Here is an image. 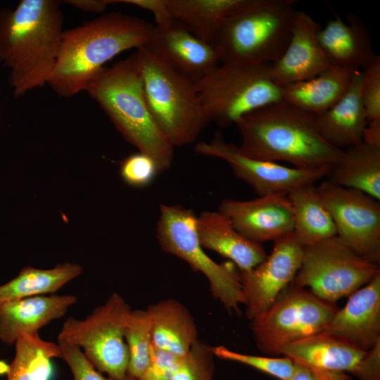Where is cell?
Listing matches in <instances>:
<instances>
[{"instance_id":"6da1fadb","label":"cell","mask_w":380,"mask_h":380,"mask_svg":"<svg viewBox=\"0 0 380 380\" xmlns=\"http://www.w3.org/2000/svg\"><path fill=\"white\" fill-rule=\"evenodd\" d=\"M60 1L21 0L0 9V63L15 97L43 87L54 68L64 30Z\"/></svg>"},{"instance_id":"7a4b0ae2","label":"cell","mask_w":380,"mask_h":380,"mask_svg":"<svg viewBox=\"0 0 380 380\" xmlns=\"http://www.w3.org/2000/svg\"><path fill=\"white\" fill-rule=\"evenodd\" d=\"M235 125L239 151L255 160L330 171L343 152L321 137L315 115L283 99L243 115Z\"/></svg>"},{"instance_id":"3957f363","label":"cell","mask_w":380,"mask_h":380,"mask_svg":"<svg viewBox=\"0 0 380 380\" xmlns=\"http://www.w3.org/2000/svg\"><path fill=\"white\" fill-rule=\"evenodd\" d=\"M153 27L142 18L114 11L64 30L47 84L61 97L85 91L108 61L146 46Z\"/></svg>"},{"instance_id":"277c9868","label":"cell","mask_w":380,"mask_h":380,"mask_svg":"<svg viewBox=\"0 0 380 380\" xmlns=\"http://www.w3.org/2000/svg\"><path fill=\"white\" fill-rule=\"evenodd\" d=\"M85 91L127 142L156 160L161 172L171 166L175 147L151 114L136 51L111 67L104 68Z\"/></svg>"},{"instance_id":"5b68a950","label":"cell","mask_w":380,"mask_h":380,"mask_svg":"<svg viewBox=\"0 0 380 380\" xmlns=\"http://www.w3.org/2000/svg\"><path fill=\"white\" fill-rule=\"evenodd\" d=\"M293 0H242L213 44L220 63L271 64L284 51L296 11Z\"/></svg>"},{"instance_id":"8992f818","label":"cell","mask_w":380,"mask_h":380,"mask_svg":"<svg viewBox=\"0 0 380 380\" xmlns=\"http://www.w3.org/2000/svg\"><path fill=\"white\" fill-rule=\"evenodd\" d=\"M136 53L144 96L155 122L175 148L194 143L208 122L196 82L146 45Z\"/></svg>"},{"instance_id":"52a82bcc","label":"cell","mask_w":380,"mask_h":380,"mask_svg":"<svg viewBox=\"0 0 380 380\" xmlns=\"http://www.w3.org/2000/svg\"><path fill=\"white\" fill-rule=\"evenodd\" d=\"M196 86L208 121L223 128L282 100L281 87L270 77L269 64L222 63Z\"/></svg>"},{"instance_id":"ba28073f","label":"cell","mask_w":380,"mask_h":380,"mask_svg":"<svg viewBox=\"0 0 380 380\" xmlns=\"http://www.w3.org/2000/svg\"><path fill=\"white\" fill-rule=\"evenodd\" d=\"M194 213L180 205L161 204L156 223V238L165 252L174 255L201 272L208 280L212 295L229 312H240L246 304L240 271L231 261L217 263L203 251Z\"/></svg>"},{"instance_id":"9c48e42d","label":"cell","mask_w":380,"mask_h":380,"mask_svg":"<svg viewBox=\"0 0 380 380\" xmlns=\"http://www.w3.org/2000/svg\"><path fill=\"white\" fill-rule=\"evenodd\" d=\"M338 308L292 282L250 326L259 350L277 357L284 346L323 332Z\"/></svg>"},{"instance_id":"30bf717a","label":"cell","mask_w":380,"mask_h":380,"mask_svg":"<svg viewBox=\"0 0 380 380\" xmlns=\"http://www.w3.org/2000/svg\"><path fill=\"white\" fill-rule=\"evenodd\" d=\"M130 310L124 298L114 292L84 319L68 318L58 340L82 349L99 372L114 380H127L129 353L124 333Z\"/></svg>"},{"instance_id":"8fae6325","label":"cell","mask_w":380,"mask_h":380,"mask_svg":"<svg viewBox=\"0 0 380 380\" xmlns=\"http://www.w3.org/2000/svg\"><path fill=\"white\" fill-rule=\"evenodd\" d=\"M379 274V265L360 256L334 236L303 247L301 265L293 283L336 303Z\"/></svg>"},{"instance_id":"7c38bea8","label":"cell","mask_w":380,"mask_h":380,"mask_svg":"<svg viewBox=\"0 0 380 380\" xmlns=\"http://www.w3.org/2000/svg\"><path fill=\"white\" fill-rule=\"evenodd\" d=\"M317 189L334 221L336 236L360 256L379 265L380 201L327 180Z\"/></svg>"},{"instance_id":"4fadbf2b","label":"cell","mask_w":380,"mask_h":380,"mask_svg":"<svg viewBox=\"0 0 380 380\" xmlns=\"http://www.w3.org/2000/svg\"><path fill=\"white\" fill-rule=\"evenodd\" d=\"M195 151L205 156L224 160L234 175L249 185L259 196L288 195L296 188L315 184L327 177L329 171L286 167L274 162L259 160L241 154L237 145L224 140L220 134L210 141H200Z\"/></svg>"},{"instance_id":"5bb4252c","label":"cell","mask_w":380,"mask_h":380,"mask_svg":"<svg viewBox=\"0 0 380 380\" xmlns=\"http://www.w3.org/2000/svg\"><path fill=\"white\" fill-rule=\"evenodd\" d=\"M303 247L293 232L274 241L270 255L255 267L240 272L249 320L273 303L293 279L300 267Z\"/></svg>"},{"instance_id":"9a60e30c","label":"cell","mask_w":380,"mask_h":380,"mask_svg":"<svg viewBox=\"0 0 380 380\" xmlns=\"http://www.w3.org/2000/svg\"><path fill=\"white\" fill-rule=\"evenodd\" d=\"M219 211L249 240L261 243L274 241L293 232V214L287 195L270 194L239 201L224 199Z\"/></svg>"},{"instance_id":"2e32d148","label":"cell","mask_w":380,"mask_h":380,"mask_svg":"<svg viewBox=\"0 0 380 380\" xmlns=\"http://www.w3.org/2000/svg\"><path fill=\"white\" fill-rule=\"evenodd\" d=\"M320 24L296 11L291 34L281 56L269 65L270 75L279 87L312 78L331 65L318 40Z\"/></svg>"},{"instance_id":"e0dca14e","label":"cell","mask_w":380,"mask_h":380,"mask_svg":"<svg viewBox=\"0 0 380 380\" xmlns=\"http://www.w3.org/2000/svg\"><path fill=\"white\" fill-rule=\"evenodd\" d=\"M323 332L364 351L380 341V274L350 295Z\"/></svg>"},{"instance_id":"ac0fdd59","label":"cell","mask_w":380,"mask_h":380,"mask_svg":"<svg viewBox=\"0 0 380 380\" xmlns=\"http://www.w3.org/2000/svg\"><path fill=\"white\" fill-rule=\"evenodd\" d=\"M146 46L195 82L221 63L213 44L198 39L176 22L165 28L154 26Z\"/></svg>"},{"instance_id":"d6986e66","label":"cell","mask_w":380,"mask_h":380,"mask_svg":"<svg viewBox=\"0 0 380 380\" xmlns=\"http://www.w3.org/2000/svg\"><path fill=\"white\" fill-rule=\"evenodd\" d=\"M348 23L336 15L318 32L320 46L331 65L363 70L374 60L372 40L361 19L347 14Z\"/></svg>"},{"instance_id":"ffe728a7","label":"cell","mask_w":380,"mask_h":380,"mask_svg":"<svg viewBox=\"0 0 380 380\" xmlns=\"http://www.w3.org/2000/svg\"><path fill=\"white\" fill-rule=\"evenodd\" d=\"M75 295L37 296L0 305V341L11 345L23 335L38 330L65 315L75 304Z\"/></svg>"},{"instance_id":"44dd1931","label":"cell","mask_w":380,"mask_h":380,"mask_svg":"<svg viewBox=\"0 0 380 380\" xmlns=\"http://www.w3.org/2000/svg\"><path fill=\"white\" fill-rule=\"evenodd\" d=\"M196 231L203 248L229 259L240 272L261 263L267 254L261 243L240 234L231 220L220 211H204L196 217Z\"/></svg>"},{"instance_id":"7402d4cb","label":"cell","mask_w":380,"mask_h":380,"mask_svg":"<svg viewBox=\"0 0 380 380\" xmlns=\"http://www.w3.org/2000/svg\"><path fill=\"white\" fill-rule=\"evenodd\" d=\"M362 70L354 72L345 95L323 113L315 116L321 137L332 146L343 150L362 141L368 123L362 96Z\"/></svg>"},{"instance_id":"603a6c76","label":"cell","mask_w":380,"mask_h":380,"mask_svg":"<svg viewBox=\"0 0 380 380\" xmlns=\"http://www.w3.org/2000/svg\"><path fill=\"white\" fill-rule=\"evenodd\" d=\"M365 353L334 336L319 332L284 346L279 355L314 371L350 373Z\"/></svg>"},{"instance_id":"cb8c5ba5","label":"cell","mask_w":380,"mask_h":380,"mask_svg":"<svg viewBox=\"0 0 380 380\" xmlns=\"http://www.w3.org/2000/svg\"><path fill=\"white\" fill-rule=\"evenodd\" d=\"M355 71L330 65L312 78L280 87L282 99L317 116L345 95Z\"/></svg>"},{"instance_id":"d4e9b609","label":"cell","mask_w":380,"mask_h":380,"mask_svg":"<svg viewBox=\"0 0 380 380\" xmlns=\"http://www.w3.org/2000/svg\"><path fill=\"white\" fill-rule=\"evenodd\" d=\"M152 323L153 344L183 357L198 340L194 319L179 301L170 298L150 305L146 309Z\"/></svg>"},{"instance_id":"484cf974","label":"cell","mask_w":380,"mask_h":380,"mask_svg":"<svg viewBox=\"0 0 380 380\" xmlns=\"http://www.w3.org/2000/svg\"><path fill=\"white\" fill-rule=\"evenodd\" d=\"M327 181L380 201V148L363 141L343 150Z\"/></svg>"},{"instance_id":"4316f807","label":"cell","mask_w":380,"mask_h":380,"mask_svg":"<svg viewBox=\"0 0 380 380\" xmlns=\"http://www.w3.org/2000/svg\"><path fill=\"white\" fill-rule=\"evenodd\" d=\"M287 196L293 208V233L303 247L336 236L334 221L315 184L300 186Z\"/></svg>"},{"instance_id":"83f0119b","label":"cell","mask_w":380,"mask_h":380,"mask_svg":"<svg viewBox=\"0 0 380 380\" xmlns=\"http://www.w3.org/2000/svg\"><path fill=\"white\" fill-rule=\"evenodd\" d=\"M242 0H168L175 22L212 44L225 18Z\"/></svg>"},{"instance_id":"f1b7e54d","label":"cell","mask_w":380,"mask_h":380,"mask_svg":"<svg viewBox=\"0 0 380 380\" xmlns=\"http://www.w3.org/2000/svg\"><path fill=\"white\" fill-rule=\"evenodd\" d=\"M82 272L75 263H58L51 269L23 267L18 274L0 286V305L29 297L53 293Z\"/></svg>"},{"instance_id":"f546056e","label":"cell","mask_w":380,"mask_h":380,"mask_svg":"<svg viewBox=\"0 0 380 380\" xmlns=\"http://www.w3.org/2000/svg\"><path fill=\"white\" fill-rule=\"evenodd\" d=\"M15 356L7 369V380H49L52 360L61 358L58 343L42 339L38 332L19 337Z\"/></svg>"},{"instance_id":"4dcf8cb0","label":"cell","mask_w":380,"mask_h":380,"mask_svg":"<svg viewBox=\"0 0 380 380\" xmlns=\"http://www.w3.org/2000/svg\"><path fill=\"white\" fill-rule=\"evenodd\" d=\"M129 353L127 376L141 380L150 361L152 346V323L147 310H131L125 328Z\"/></svg>"},{"instance_id":"1f68e13d","label":"cell","mask_w":380,"mask_h":380,"mask_svg":"<svg viewBox=\"0 0 380 380\" xmlns=\"http://www.w3.org/2000/svg\"><path fill=\"white\" fill-rule=\"evenodd\" d=\"M212 350L214 355L220 359L248 365L279 380H289L293 372V361L284 356L277 357L243 354L223 346L212 347Z\"/></svg>"},{"instance_id":"d6a6232c","label":"cell","mask_w":380,"mask_h":380,"mask_svg":"<svg viewBox=\"0 0 380 380\" xmlns=\"http://www.w3.org/2000/svg\"><path fill=\"white\" fill-rule=\"evenodd\" d=\"M212 347L198 340L182 357L171 380H214Z\"/></svg>"},{"instance_id":"836d02e7","label":"cell","mask_w":380,"mask_h":380,"mask_svg":"<svg viewBox=\"0 0 380 380\" xmlns=\"http://www.w3.org/2000/svg\"><path fill=\"white\" fill-rule=\"evenodd\" d=\"M159 173L161 172L156 160L141 152L126 157L120 167L122 179L128 185L135 188L149 185Z\"/></svg>"},{"instance_id":"e575fe53","label":"cell","mask_w":380,"mask_h":380,"mask_svg":"<svg viewBox=\"0 0 380 380\" xmlns=\"http://www.w3.org/2000/svg\"><path fill=\"white\" fill-rule=\"evenodd\" d=\"M361 96L368 121L380 119V56L362 70Z\"/></svg>"},{"instance_id":"d590c367","label":"cell","mask_w":380,"mask_h":380,"mask_svg":"<svg viewBox=\"0 0 380 380\" xmlns=\"http://www.w3.org/2000/svg\"><path fill=\"white\" fill-rule=\"evenodd\" d=\"M58 345L61 359L70 367L73 380H114L96 370L78 347L60 340H58Z\"/></svg>"},{"instance_id":"8d00e7d4","label":"cell","mask_w":380,"mask_h":380,"mask_svg":"<svg viewBox=\"0 0 380 380\" xmlns=\"http://www.w3.org/2000/svg\"><path fill=\"white\" fill-rule=\"evenodd\" d=\"M182 358L152 343L149 364L141 380H171Z\"/></svg>"},{"instance_id":"74e56055","label":"cell","mask_w":380,"mask_h":380,"mask_svg":"<svg viewBox=\"0 0 380 380\" xmlns=\"http://www.w3.org/2000/svg\"><path fill=\"white\" fill-rule=\"evenodd\" d=\"M112 2L126 4L149 11L153 15L156 27H167L175 23L168 0H112Z\"/></svg>"},{"instance_id":"f35d334b","label":"cell","mask_w":380,"mask_h":380,"mask_svg":"<svg viewBox=\"0 0 380 380\" xmlns=\"http://www.w3.org/2000/svg\"><path fill=\"white\" fill-rule=\"evenodd\" d=\"M350 374L359 380H380V341L366 351Z\"/></svg>"},{"instance_id":"ab89813d","label":"cell","mask_w":380,"mask_h":380,"mask_svg":"<svg viewBox=\"0 0 380 380\" xmlns=\"http://www.w3.org/2000/svg\"><path fill=\"white\" fill-rule=\"evenodd\" d=\"M64 2L83 11L100 14L113 4L112 0H67Z\"/></svg>"},{"instance_id":"60d3db41","label":"cell","mask_w":380,"mask_h":380,"mask_svg":"<svg viewBox=\"0 0 380 380\" xmlns=\"http://www.w3.org/2000/svg\"><path fill=\"white\" fill-rule=\"evenodd\" d=\"M362 141L380 148V119L368 121L363 132Z\"/></svg>"},{"instance_id":"b9f144b4","label":"cell","mask_w":380,"mask_h":380,"mask_svg":"<svg viewBox=\"0 0 380 380\" xmlns=\"http://www.w3.org/2000/svg\"><path fill=\"white\" fill-rule=\"evenodd\" d=\"M293 362V369L289 380H319L315 372L308 367Z\"/></svg>"},{"instance_id":"7bdbcfd3","label":"cell","mask_w":380,"mask_h":380,"mask_svg":"<svg viewBox=\"0 0 380 380\" xmlns=\"http://www.w3.org/2000/svg\"><path fill=\"white\" fill-rule=\"evenodd\" d=\"M127 380H136V379H131V378L128 377Z\"/></svg>"},{"instance_id":"ee69618b","label":"cell","mask_w":380,"mask_h":380,"mask_svg":"<svg viewBox=\"0 0 380 380\" xmlns=\"http://www.w3.org/2000/svg\"><path fill=\"white\" fill-rule=\"evenodd\" d=\"M0 119H1V112H0Z\"/></svg>"}]
</instances>
